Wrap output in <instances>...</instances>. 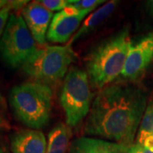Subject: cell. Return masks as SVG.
Wrapping results in <instances>:
<instances>
[{"mask_svg":"<svg viewBox=\"0 0 153 153\" xmlns=\"http://www.w3.org/2000/svg\"><path fill=\"white\" fill-rule=\"evenodd\" d=\"M146 108L142 89L125 82L110 84L94 99L84 123L86 134L130 146Z\"/></svg>","mask_w":153,"mask_h":153,"instance_id":"6da1fadb","label":"cell"},{"mask_svg":"<svg viewBox=\"0 0 153 153\" xmlns=\"http://www.w3.org/2000/svg\"><path fill=\"white\" fill-rule=\"evenodd\" d=\"M131 44L129 29L123 27L91 50L86 59V68L94 87L102 89L120 77Z\"/></svg>","mask_w":153,"mask_h":153,"instance_id":"7a4b0ae2","label":"cell"},{"mask_svg":"<svg viewBox=\"0 0 153 153\" xmlns=\"http://www.w3.org/2000/svg\"><path fill=\"white\" fill-rule=\"evenodd\" d=\"M9 101L17 119L28 128L39 130L48 124L53 105V90L41 82H27L11 88Z\"/></svg>","mask_w":153,"mask_h":153,"instance_id":"3957f363","label":"cell"},{"mask_svg":"<svg viewBox=\"0 0 153 153\" xmlns=\"http://www.w3.org/2000/svg\"><path fill=\"white\" fill-rule=\"evenodd\" d=\"M75 58L71 45H44L38 47L22 69L34 82L54 84L65 78Z\"/></svg>","mask_w":153,"mask_h":153,"instance_id":"277c9868","label":"cell"},{"mask_svg":"<svg viewBox=\"0 0 153 153\" xmlns=\"http://www.w3.org/2000/svg\"><path fill=\"white\" fill-rule=\"evenodd\" d=\"M60 100L69 127H76L87 117L92 105L87 71L76 66L69 69L63 81Z\"/></svg>","mask_w":153,"mask_h":153,"instance_id":"5b68a950","label":"cell"},{"mask_svg":"<svg viewBox=\"0 0 153 153\" xmlns=\"http://www.w3.org/2000/svg\"><path fill=\"white\" fill-rule=\"evenodd\" d=\"M38 48L22 15L11 13L0 41L1 60L11 68L22 67Z\"/></svg>","mask_w":153,"mask_h":153,"instance_id":"8992f818","label":"cell"},{"mask_svg":"<svg viewBox=\"0 0 153 153\" xmlns=\"http://www.w3.org/2000/svg\"><path fill=\"white\" fill-rule=\"evenodd\" d=\"M153 62V33L132 42L125 66L120 76L122 82H137Z\"/></svg>","mask_w":153,"mask_h":153,"instance_id":"52a82bcc","label":"cell"},{"mask_svg":"<svg viewBox=\"0 0 153 153\" xmlns=\"http://www.w3.org/2000/svg\"><path fill=\"white\" fill-rule=\"evenodd\" d=\"M91 11H79L69 5L54 15L47 33V39L54 44H66L77 32L81 22Z\"/></svg>","mask_w":153,"mask_h":153,"instance_id":"ba28073f","label":"cell"},{"mask_svg":"<svg viewBox=\"0 0 153 153\" xmlns=\"http://www.w3.org/2000/svg\"><path fill=\"white\" fill-rule=\"evenodd\" d=\"M27 27L39 46L46 45L47 33L53 19V12L44 8L38 1H33L21 10Z\"/></svg>","mask_w":153,"mask_h":153,"instance_id":"9c48e42d","label":"cell"},{"mask_svg":"<svg viewBox=\"0 0 153 153\" xmlns=\"http://www.w3.org/2000/svg\"><path fill=\"white\" fill-rule=\"evenodd\" d=\"M47 140L43 132L25 128L12 134L11 153H45Z\"/></svg>","mask_w":153,"mask_h":153,"instance_id":"30bf717a","label":"cell"},{"mask_svg":"<svg viewBox=\"0 0 153 153\" xmlns=\"http://www.w3.org/2000/svg\"><path fill=\"white\" fill-rule=\"evenodd\" d=\"M125 146L118 143L95 139L79 137L73 140L69 147L70 153H126Z\"/></svg>","mask_w":153,"mask_h":153,"instance_id":"8fae6325","label":"cell"},{"mask_svg":"<svg viewBox=\"0 0 153 153\" xmlns=\"http://www.w3.org/2000/svg\"><path fill=\"white\" fill-rule=\"evenodd\" d=\"M118 4L119 2L116 0L110 1L106 4H105L104 5L101 6L100 8L92 12L89 15V16L86 18L85 21L82 22L81 27L74 34V36L71 38V40L67 43V44L71 45L79 38H82V37L86 36L88 33L94 31L99 25L104 22L110 16H111V14L114 12L115 9L118 5Z\"/></svg>","mask_w":153,"mask_h":153,"instance_id":"7c38bea8","label":"cell"},{"mask_svg":"<svg viewBox=\"0 0 153 153\" xmlns=\"http://www.w3.org/2000/svg\"><path fill=\"white\" fill-rule=\"evenodd\" d=\"M71 138V127L66 123H58L49 132L45 153H66L70 147Z\"/></svg>","mask_w":153,"mask_h":153,"instance_id":"4fadbf2b","label":"cell"},{"mask_svg":"<svg viewBox=\"0 0 153 153\" xmlns=\"http://www.w3.org/2000/svg\"><path fill=\"white\" fill-rule=\"evenodd\" d=\"M150 135H153V99L146 105L142 120L136 135V143L142 145L144 140Z\"/></svg>","mask_w":153,"mask_h":153,"instance_id":"5bb4252c","label":"cell"},{"mask_svg":"<svg viewBox=\"0 0 153 153\" xmlns=\"http://www.w3.org/2000/svg\"><path fill=\"white\" fill-rule=\"evenodd\" d=\"M28 4V1H9V4L0 10V41L4 34L8 21L10 19L12 10H22V8Z\"/></svg>","mask_w":153,"mask_h":153,"instance_id":"9a60e30c","label":"cell"},{"mask_svg":"<svg viewBox=\"0 0 153 153\" xmlns=\"http://www.w3.org/2000/svg\"><path fill=\"white\" fill-rule=\"evenodd\" d=\"M104 3V0H72L70 6L79 11L92 12Z\"/></svg>","mask_w":153,"mask_h":153,"instance_id":"2e32d148","label":"cell"},{"mask_svg":"<svg viewBox=\"0 0 153 153\" xmlns=\"http://www.w3.org/2000/svg\"><path fill=\"white\" fill-rule=\"evenodd\" d=\"M71 1L72 0H39L38 2L49 10L60 12L70 5Z\"/></svg>","mask_w":153,"mask_h":153,"instance_id":"e0dca14e","label":"cell"},{"mask_svg":"<svg viewBox=\"0 0 153 153\" xmlns=\"http://www.w3.org/2000/svg\"><path fill=\"white\" fill-rule=\"evenodd\" d=\"M126 153H153L152 152L149 151L144 146L139 143H134L130 146L127 148Z\"/></svg>","mask_w":153,"mask_h":153,"instance_id":"ac0fdd59","label":"cell"},{"mask_svg":"<svg viewBox=\"0 0 153 153\" xmlns=\"http://www.w3.org/2000/svg\"><path fill=\"white\" fill-rule=\"evenodd\" d=\"M145 10L150 18L153 20V0H148L144 3Z\"/></svg>","mask_w":153,"mask_h":153,"instance_id":"d6986e66","label":"cell"},{"mask_svg":"<svg viewBox=\"0 0 153 153\" xmlns=\"http://www.w3.org/2000/svg\"><path fill=\"white\" fill-rule=\"evenodd\" d=\"M142 146H144L145 147L148 149L149 151L152 152H153V135H150L148 136L144 142L142 143Z\"/></svg>","mask_w":153,"mask_h":153,"instance_id":"ffe728a7","label":"cell"},{"mask_svg":"<svg viewBox=\"0 0 153 153\" xmlns=\"http://www.w3.org/2000/svg\"><path fill=\"white\" fill-rule=\"evenodd\" d=\"M4 108H5V100L0 90V110L4 109Z\"/></svg>","mask_w":153,"mask_h":153,"instance_id":"44dd1931","label":"cell"},{"mask_svg":"<svg viewBox=\"0 0 153 153\" xmlns=\"http://www.w3.org/2000/svg\"><path fill=\"white\" fill-rule=\"evenodd\" d=\"M4 127H6V123L4 119L3 118V117L0 114V130H2Z\"/></svg>","mask_w":153,"mask_h":153,"instance_id":"7402d4cb","label":"cell"},{"mask_svg":"<svg viewBox=\"0 0 153 153\" xmlns=\"http://www.w3.org/2000/svg\"><path fill=\"white\" fill-rule=\"evenodd\" d=\"M8 4H9V1H7V0H0V10L3 8H4Z\"/></svg>","mask_w":153,"mask_h":153,"instance_id":"603a6c76","label":"cell"},{"mask_svg":"<svg viewBox=\"0 0 153 153\" xmlns=\"http://www.w3.org/2000/svg\"><path fill=\"white\" fill-rule=\"evenodd\" d=\"M0 153H8V152L1 145H0Z\"/></svg>","mask_w":153,"mask_h":153,"instance_id":"cb8c5ba5","label":"cell"}]
</instances>
